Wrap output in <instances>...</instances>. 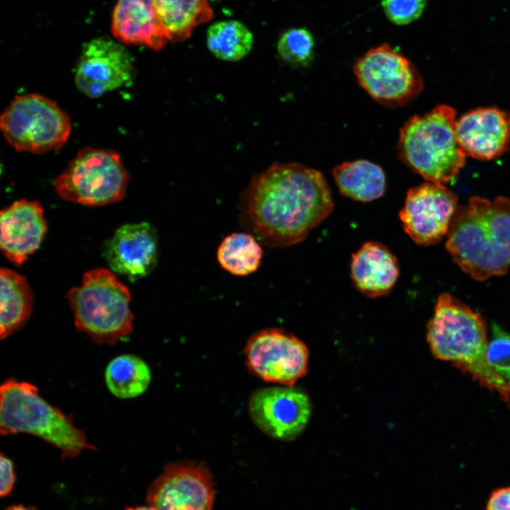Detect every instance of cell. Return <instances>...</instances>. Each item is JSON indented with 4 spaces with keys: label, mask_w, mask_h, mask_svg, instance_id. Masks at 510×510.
I'll return each instance as SVG.
<instances>
[{
    "label": "cell",
    "mask_w": 510,
    "mask_h": 510,
    "mask_svg": "<svg viewBox=\"0 0 510 510\" xmlns=\"http://www.w3.org/2000/svg\"><path fill=\"white\" fill-rule=\"evenodd\" d=\"M321 172L297 163L273 164L255 176L242 198L244 225L271 247L295 244L332 212Z\"/></svg>",
    "instance_id": "6da1fadb"
},
{
    "label": "cell",
    "mask_w": 510,
    "mask_h": 510,
    "mask_svg": "<svg viewBox=\"0 0 510 510\" xmlns=\"http://www.w3.org/2000/svg\"><path fill=\"white\" fill-rule=\"evenodd\" d=\"M446 248L462 270L477 280L510 270V200L473 196L458 207L447 233Z\"/></svg>",
    "instance_id": "7a4b0ae2"
},
{
    "label": "cell",
    "mask_w": 510,
    "mask_h": 510,
    "mask_svg": "<svg viewBox=\"0 0 510 510\" xmlns=\"http://www.w3.org/2000/svg\"><path fill=\"white\" fill-rule=\"evenodd\" d=\"M427 341L433 355L449 361L510 405V383L487 358V328L481 314L449 293L441 294L427 325Z\"/></svg>",
    "instance_id": "3957f363"
},
{
    "label": "cell",
    "mask_w": 510,
    "mask_h": 510,
    "mask_svg": "<svg viewBox=\"0 0 510 510\" xmlns=\"http://www.w3.org/2000/svg\"><path fill=\"white\" fill-rule=\"evenodd\" d=\"M455 117L453 108L441 104L412 116L400 130V159L427 181L444 185L464 166L467 156L456 137Z\"/></svg>",
    "instance_id": "277c9868"
},
{
    "label": "cell",
    "mask_w": 510,
    "mask_h": 510,
    "mask_svg": "<svg viewBox=\"0 0 510 510\" xmlns=\"http://www.w3.org/2000/svg\"><path fill=\"white\" fill-rule=\"evenodd\" d=\"M27 433L57 448L62 457L74 458L96 448L71 415L51 405L33 384L8 378L0 388V434Z\"/></svg>",
    "instance_id": "5b68a950"
},
{
    "label": "cell",
    "mask_w": 510,
    "mask_h": 510,
    "mask_svg": "<svg viewBox=\"0 0 510 510\" xmlns=\"http://www.w3.org/2000/svg\"><path fill=\"white\" fill-rule=\"evenodd\" d=\"M67 297L76 329L96 344L113 345L132 332L130 291L110 270L85 273L81 285L70 289Z\"/></svg>",
    "instance_id": "8992f818"
},
{
    "label": "cell",
    "mask_w": 510,
    "mask_h": 510,
    "mask_svg": "<svg viewBox=\"0 0 510 510\" xmlns=\"http://www.w3.org/2000/svg\"><path fill=\"white\" fill-rule=\"evenodd\" d=\"M128 181V172L117 152L85 147L55 178L54 187L64 200L99 206L121 200Z\"/></svg>",
    "instance_id": "52a82bcc"
},
{
    "label": "cell",
    "mask_w": 510,
    "mask_h": 510,
    "mask_svg": "<svg viewBox=\"0 0 510 510\" xmlns=\"http://www.w3.org/2000/svg\"><path fill=\"white\" fill-rule=\"evenodd\" d=\"M0 126L11 146L37 154L60 149L71 132L69 117L55 101L36 94L16 96L1 114Z\"/></svg>",
    "instance_id": "ba28073f"
},
{
    "label": "cell",
    "mask_w": 510,
    "mask_h": 510,
    "mask_svg": "<svg viewBox=\"0 0 510 510\" xmlns=\"http://www.w3.org/2000/svg\"><path fill=\"white\" fill-rule=\"evenodd\" d=\"M353 69L358 84L387 107L403 106L423 89L422 77L414 65L387 43L368 50Z\"/></svg>",
    "instance_id": "9c48e42d"
},
{
    "label": "cell",
    "mask_w": 510,
    "mask_h": 510,
    "mask_svg": "<svg viewBox=\"0 0 510 510\" xmlns=\"http://www.w3.org/2000/svg\"><path fill=\"white\" fill-rule=\"evenodd\" d=\"M244 354L249 369L266 382L292 387L307 372L306 346L281 329H266L252 334Z\"/></svg>",
    "instance_id": "30bf717a"
},
{
    "label": "cell",
    "mask_w": 510,
    "mask_h": 510,
    "mask_svg": "<svg viewBox=\"0 0 510 510\" xmlns=\"http://www.w3.org/2000/svg\"><path fill=\"white\" fill-rule=\"evenodd\" d=\"M212 475L203 464L171 463L147 489V502L156 510H212Z\"/></svg>",
    "instance_id": "8fae6325"
},
{
    "label": "cell",
    "mask_w": 510,
    "mask_h": 510,
    "mask_svg": "<svg viewBox=\"0 0 510 510\" xmlns=\"http://www.w3.org/2000/svg\"><path fill=\"white\" fill-rule=\"evenodd\" d=\"M458 197L444 185L427 181L408 190L399 216L417 244H436L448 233L458 208Z\"/></svg>",
    "instance_id": "7c38bea8"
},
{
    "label": "cell",
    "mask_w": 510,
    "mask_h": 510,
    "mask_svg": "<svg viewBox=\"0 0 510 510\" xmlns=\"http://www.w3.org/2000/svg\"><path fill=\"white\" fill-rule=\"evenodd\" d=\"M255 425L268 436L282 441L295 439L310 416L308 397L293 387H271L256 390L249 402Z\"/></svg>",
    "instance_id": "4fadbf2b"
},
{
    "label": "cell",
    "mask_w": 510,
    "mask_h": 510,
    "mask_svg": "<svg viewBox=\"0 0 510 510\" xmlns=\"http://www.w3.org/2000/svg\"><path fill=\"white\" fill-rule=\"evenodd\" d=\"M132 60L128 51L108 38H98L86 42L75 72L78 89L91 98H98L132 79Z\"/></svg>",
    "instance_id": "5bb4252c"
},
{
    "label": "cell",
    "mask_w": 510,
    "mask_h": 510,
    "mask_svg": "<svg viewBox=\"0 0 510 510\" xmlns=\"http://www.w3.org/2000/svg\"><path fill=\"white\" fill-rule=\"evenodd\" d=\"M103 256L111 271L130 280L148 276L158 258L154 227L146 222L123 225L105 244Z\"/></svg>",
    "instance_id": "9a60e30c"
},
{
    "label": "cell",
    "mask_w": 510,
    "mask_h": 510,
    "mask_svg": "<svg viewBox=\"0 0 510 510\" xmlns=\"http://www.w3.org/2000/svg\"><path fill=\"white\" fill-rule=\"evenodd\" d=\"M458 142L466 156L491 160L510 146V115L494 107L476 108L455 123Z\"/></svg>",
    "instance_id": "2e32d148"
},
{
    "label": "cell",
    "mask_w": 510,
    "mask_h": 510,
    "mask_svg": "<svg viewBox=\"0 0 510 510\" xmlns=\"http://www.w3.org/2000/svg\"><path fill=\"white\" fill-rule=\"evenodd\" d=\"M0 229L2 253L21 266L38 249L46 234L43 209L38 202L18 200L1 211Z\"/></svg>",
    "instance_id": "e0dca14e"
},
{
    "label": "cell",
    "mask_w": 510,
    "mask_h": 510,
    "mask_svg": "<svg viewBox=\"0 0 510 510\" xmlns=\"http://www.w3.org/2000/svg\"><path fill=\"white\" fill-rule=\"evenodd\" d=\"M111 30L125 44L162 49L169 40L152 0H118L112 15Z\"/></svg>",
    "instance_id": "ac0fdd59"
},
{
    "label": "cell",
    "mask_w": 510,
    "mask_h": 510,
    "mask_svg": "<svg viewBox=\"0 0 510 510\" xmlns=\"http://www.w3.org/2000/svg\"><path fill=\"white\" fill-rule=\"evenodd\" d=\"M399 274L396 257L380 243L368 242L352 255L351 279L356 288L368 298L388 294Z\"/></svg>",
    "instance_id": "d6986e66"
},
{
    "label": "cell",
    "mask_w": 510,
    "mask_h": 510,
    "mask_svg": "<svg viewBox=\"0 0 510 510\" xmlns=\"http://www.w3.org/2000/svg\"><path fill=\"white\" fill-rule=\"evenodd\" d=\"M332 175L344 196L360 202L382 197L386 190V176L378 164L366 159L344 162L336 166Z\"/></svg>",
    "instance_id": "ffe728a7"
},
{
    "label": "cell",
    "mask_w": 510,
    "mask_h": 510,
    "mask_svg": "<svg viewBox=\"0 0 510 510\" xmlns=\"http://www.w3.org/2000/svg\"><path fill=\"white\" fill-rule=\"evenodd\" d=\"M0 337L3 340L28 321L33 310V297L23 276L1 268L0 271Z\"/></svg>",
    "instance_id": "44dd1931"
},
{
    "label": "cell",
    "mask_w": 510,
    "mask_h": 510,
    "mask_svg": "<svg viewBox=\"0 0 510 510\" xmlns=\"http://www.w3.org/2000/svg\"><path fill=\"white\" fill-rule=\"evenodd\" d=\"M169 40L188 39L196 26L212 19L208 0H152Z\"/></svg>",
    "instance_id": "7402d4cb"
},
{
    "label": "cell",
    "mask_w": 510,
    "mask_h": 510,
    "mask_svg": "<svg viewBox=\"0 0 510 510\" xmlns=\"http://www.w3.org/2000/svg\"><path fill=\"white\" fill-rule=\"evenodd\" d=\"M151 381V371L139 356L122 354L113 358L105 370V382L109 392L120 399L143 394Z\"/></svg>",
    "instance_id": "603a6c76"
},
{
    "label": "cell",
    "mask_w": 510,
    "mask_h": 510,
    "mask_svg": "<svg viewBox=\"0 0 510 510\" xmlns=\"http://www.w3.org/2000/svg\"><path fill=\"white\" fill-rule=\"evenodd\" d=\"M263 251L256 237L250 233L234 232L220 243L217 258L226 271L235 276H247L259 267Z\"/></svg>",
    "instance_id": "cb8c5ba5"
},
{
    "label": "cell",
    "mask_w": 510,
    "mask_h": 510,
    "mask_svg": "<svg viewBox=\"0 0 510 510\" xmlns=\"http://www.w3.org/2000/svg\"><path fill=\"white\" fill-rule=\"evenodd\" d=\"M253 35L248 28L236 20L217 22L207 32V45L218 59L235 62L242 59L251 50Z\"/></svg>",
    "instance_id": "d4e9b609"
},
{
    "label": "cell",
    "mask_w": 510,
    "mask_h": 510,
    "mask_svg": "<svg viewBox=\"0 0 510 510\" xmlns=\"http://www.w3.org/2000/svg\"><path fill=\"white\" fill-rule=\"evenodd\" d=\"M314 42L311 33L302 28L285 31L278 42V52L283 61L295 66H305L313 57Z\"/></svg>",
    "instance_id": "484cf974"
},
{
    "label": "cell",
    "mask_w": 510,
    "mask_h": 510,
    "mask_svg": "<svg viewBox=\"0 0 510 510\" xmlns=\"http://www.w3.org/2000/svg\"><path fill=\"white\" fill-rule=\"evenodd\" d=\"M492 334L487 347V361L502 378L510 383V334L494 324Z\"/></svg>",
    "instance_id": "4316f807"
},
{
    "label": "cell",
    "mask_w": 510,
    "mask_h": 510,
    "mask_svg": "<svg viewBox=\"0 0 510 510\" xmlns=\"http://www.w3.org/2000/svg\"><path fill=\"white\" fill-rule=\"evenodd\" d=\"M426 0H382L387 18L395 24L405 25L416 20L422 13Z\"/></svg>",
    "instance_id": "83f0119b"
},
{
    "label": "cell",
    "mask_w": 510,
    "mask_h": 510,
    "mask_svg": "<svg viewBox=\"0 0 510 510\" xmlns=\"http://www.w3.org/2000/svg\"><path fill=\"white\" fill-rule=\"evenodd\" d=\"M0 470V495L4 497L11 494L16 476L13 461L3 453H1Z\"/></svg>",
    "instance_id": "f1b7e54d"
},
{
    "label": "cell",
    "mask_w": 510,
    "mask_h": 510,
    "mask_svg": "<svg viewBox=\"0 0 510 510\" xmlns=\"http://www.w3.org/2000/svg\"><path fill=\"white\" fill-rule=\"evenodd\" d=\"M486 510H510V487L494 490L488 499Z\"/></svg>",
    "instance_id": "f546056e"
},
{
    "label": "cell",
    "mask_w": 510,
    "mask_h": 510,
    "mask_svg": "<svg viewBox=\"0 0 510 510\" xmlns=\"http://www.w3.org/2000/svg\"><path fill=\"white\" fill-rule=\"evenodd\" d=\"M5 510H35L33 507L26 506L23 504L13 505Z\"/></svg>",
    "instance_id": "4dcf8cb0"
},
{
    "label": "cell",
    "mask_w": 510,
    "mask_h": 510,
    "mask_svg": "<svg viewBox=\"0 0 510 510\" xmlns=\"http://www.w3.org/2000/svg\"><path fill=\"white\" fill-rule=\"evenodd\" d=\"M125 510H156L152 506H138L135 507H129Z\"/></svg>",
    "instance_id": "1f68e13d"
}]
</instances>
